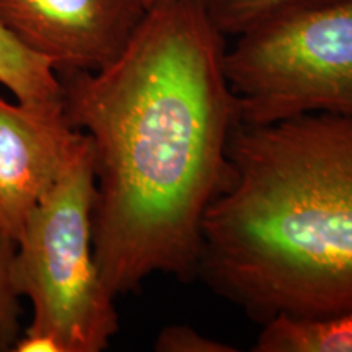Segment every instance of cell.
Returning <instances> with one entry per match:
<instances>
[{
  "label": "cell",
  "instance_id": "11",
  "mask_svg": "<svg viewBox=\"0 0 352 352\" xmlns=\"http://www.w3.org/2000/svg\"><path fill=\"white\" fill-rule=\"evenodd\" d=\"M158 352H236L227 342L204 336L188 324H170L158 333L155 340Z\"/></svg>",
  "mask_w": 352,
  "mask_h": 352
},
{
  "label": "cell",
  "instance_id": "1",
  "mask_svg": "<svg viewBox=\"0 0 352 352\" xmlns=\"http://www.w3.org/2000/svg\"><path fill=\"white\" fill-rule=\"evenodd\" d=\"M223 52L199 0H170L147 8L107 67L57 72L65 118L91 144L94 253L114 297L199 271L202 223L241 122Z\"/></svg>",
  "mask_w": 352,
  "mask_h": 352
},
{
  "label": "cell",
  "instance_id": "3",
  "mask_svg": "<svg viewBox=\"0 0 352 352\" xmlns=\"http://www.w3.org/2000/svg\"><path fill=\"white\" fill-rule=\"evenodd\" d=\"M94 152L88 135L51 191L26 219L12 283L33 305L25 331L50 334L64 352H100L120 329L114 300L94 253Z\"/></svg>",
  "mask_w": 352,
  "mask_h": 352
},
{
  "label": "cell",
  "instance_id": "13",
  "mask_svg": "<svg viewBox=\"0 0 352 352\" xmlns=\"http://www.w3.org/2000/svg\"><path fill=\"white\" fill-rule=\"evenodd\" d=\"M145 6H147V8H151L153 6H158V3H164V2H170V0H144Z\"/></svg>",
  "mask_w": 352,
  "mask_h": 352
},
{
  "label": "cell",
  "instance_id": "2",
  "mask_svg": "<svg viewBox=\"0 0 352 352\" xmlns=\"http://www.w3.org/2000/svg\"><path fill=\"white\" fill-rule=\"evenodd\" d=\"M202 223L199 271L254 320L352 308V118L240 124Z\"/></svg>",
  "mask_w": 352,
  "mask_h": 352
},
{
  "label": "cell",
  "instance_id": "12",
  "mask_svg": "<svg viewBox=\"0 0 352 352\" xmlns=\"http://www.w3.org/2000/svg\"><path fill=\"white\" fill-rule=\"evenodd\" d=\"M15 352H64L59 341L44 333L25 331L20 334L13 349Z\"/></svg>",
  "mask_w": 352,
  "mask_h": 352
},
{
  "label": "cell",
  "instance_id": "5",
  "mask_svg": "<svg viewBox=\"0 0 352 352\" xmlns=\"http://www.w3.org/2000/svg\"><path fill=\"white\" fill-rule=\"evenodd\" d=\"M144 0H0V23L56 72H95L124 51Z\"/></svg>",
  "mask_w": 352,
  "mask_h": 352
},
{
  "label": "cell",
  "instance_id": "6",
  "mask_svg": "<svg viewBox=\"0 0 352 352\" xmlns=\"http://www.w3.org/2000/svg\"><path fill=\"white\" fill-rule=\"evenodd\" d=\"M83 139L65 118L63 101L12 104L0 96V235L16 245L30 212Z\"/></svg>",
  "mask_w": 352,
  "mask_h": 352
},
{
  "label": "cell",
  "instance_id": "4",
  "mask_svg": "<svg viewBox=\"0 0 352 352\" xmlns=\"http://www.w3.org/2000/svg\"><path fill=\"white\" fill-rule=\"evenodd\" d=\"M235 39L223 72L241 124L314 113L352 118V0L283 13Z\"/></svg>",
  "mask_w": 352,
  "mask_h": 352
},
{
  "label": "cell",
  "instance_id": "7",
  "mask_svg": "<svg viewBox=\"0 0 352 352\" xmlns=\"http://www.w3.org/2000/svg\"><path fill=\"white\" fill-rule=\"evenodd\" d=\"M254 352H352V308L321 318L276 316L263 323Z\"/></svg>",
  "mask_w": 352,
  "mask_h": 352
},
{
  "label": "cell",
  "instance_id": "8",
  "mask_svg": "<svg viewBox=\"0 0 352 352\" xmlns=\"http://www.w3.org/2000/svg\"><path fill=\"white\" fill-rule=\"evenodd\" d=\"M0 85L21 104L63 101V83L51 63L34 54L0 23Z\"/></svg>",
  "mask_w": 352,
  "mask_h": 352
},
{
  "label": "cell",
  "instance_id": "10",
  "mask_svg": "<svg viewBox=\"0 0 352 352\" xmlns=\"http://www.w3.org/2000/svg\"><path fill=\"white\" fill-rule=\"evenodd\" d=\"M16 245L0 235V352L13 349L21 334L20 296L12 283V261Z\"/></svg>",
  "mask_w": 352,
  "mask_h": 352
},
{
  "label": "cell",
  "instance_id": "9",
  "mask_svg": "<svg viewBox=\"0 0 352 352\" xmlns=\"http://www.w3.org/2000/svg\"><path fill=\"white\" fill-rule=\"evenodd\" d=\"M209 20L226 36H239L252 26L283 13L340 0H199Z\"/></svg>",
  "mask_w": 352,
  "mask_h": 352
}]
</instances>
